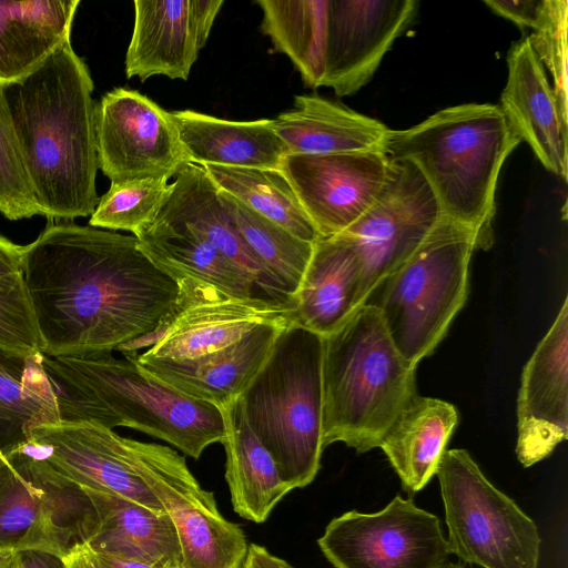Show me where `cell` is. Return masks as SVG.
<instances>
[{
	"mask_svg": "<svg viewBox=\"0 0 568 568\" xmlns=\"http://www.w3.org/2000/svg\"><path fill=\"white\" fill-rule=\"evenodd\" d=\"M484 3L498 16L532 31L542 23L547 12V0H485Z\"/></svg>",
	"mask_w": 568,
	"mask_h": 568,
	"instance_id": "obj_40",
	"label": "cell"
},
{
	"mask_svg": "<svg viewBox=\"0 0 568 568\" xmlns=\"http://www.w3.org/2000/svg\"><path fill=\"white\" fill-rule=\"evenodd\" d=\"M219 196L243 241L291 300L301 284L314 243L295 236L220 190Z\"/></svg>",
	"mask_w": 568,
	"mask_h": 568,
	"instance_id": "obj_34",
	"label": "cell"
},
{
	"mask_svg": "<svg viewBox=\"0 0 568 568\" xmlns=\"http://www.w3.org/2000/svg\"><path fill=\"white\" fill-rule=\"evenodd\" d=\"M24 246L14 244L0 234V278L23 274Z\"/></svg>",
	"mask_w": 568,
	"mask_h": 568,
	"instance_id": "obj_41",
	"label": "cell"
},
{
	"mask_svg": "<svg viewBox=\"0 0 568 568\" xmlns=\"http://www.w3.org/2000/svg\"><path fill=\"white\" fill-rule=\"evenodd\" d=\"M63 568H111L87 544H77L62 557Z\"/></svg>",
	"mask_w": 568,
	"mask_h": 568,
	"instance_id": "obj_42",
	"label": "cell"
},
{
	"mask_svg": "<svg viewBox=\"0 0 568 568\" xmlns=\"http://www.w3.org/2000/svg\"><path fill=\"white\" fill-rule=\"evenodd\" d=\"M243 568H292V565L271 554L264 546L250 544Z\"/></svg>",
	"mask_w": 568,
	"mask_h": 568,
	"instance_id": "obj_43",
	"label": "cell"
},
{
	"mask_svg": "<svg viewBox=\"0 0 568 568\" xmlns=\"http://www.w3.org/2000/svg\"><path fill=\"white\" fill-rule=\"evenodd\" d=\"M317 545L335 568H442L450 556L439 518L399 495L379 511L333 518Z\"/></svg>",
	"mask_w": 568,
	"mask_h": 568,
	"instance_id": "obj_11",
	"label": "cell"
},
{
	"mask_svg": "<svg viewBox=\"0 0 568 568\" xmlns=\"http://www.w3.org/2000/svg\"><path fill=\"white\" fill-rule=\"evenodd\" d=\"M323 337L293 323L241 394L246 422L292 489L321 468L323 446Z\"/></svg>",
	"mask_w": 568,
	"mask_h": 568,
	"instance_id": "obj_5",
	"label": "cell"
},
{
	"mask_svg": "<svg viewBox=\"0 0 568 568\" xmlns=\"http://www.w3.org/2000/svg\"><path fill=\"white\" fill-rule=\"evenodd\" d=\"M95 510L85 491L32 455L26 444L0 464V548L60 558L85 544Z\"/></svg>",
	"mask_w": 568,
	"mask_h": 568,
	"instance_id": "obj_9",
	"label": "cell"
},
{
	"mask_svg": "<svg viewBox=\"0 0 568 568\" xmlns=\"http://www.w3.org/2000/svg\"><path fill=\"white\" fill-rule=\"evenodd\" d=\"M58 358L85 381L122 426L168 442L194 459L222 442L220 407L185 395L144 371L133 357L119 359L104 352Z\"/></svg>",
	"mask_w": 568,
	"mask_h": 568,
	"instance_id": "obj_8",
	"label": "cell"
},
{
	"mask_svg": "<svg viewBox=\"0 0 568 568\" xmlns=\"http://www.w3.org/2000/svg\"><path fill=\"white\" fill-rule=\"evenodd\" d=\"M136 467L170 517L181 547L182 568H243L244 531L220 513L184 456L160 444L136 440Z\"/></svg>",
	"mask_w": 568,
	"mask_h": 568,
	"instance_id": "obj_10",
	"label": "cell"
},
{
	"mask_svg": "<svg viewBox=\"0 0 568 568\" xmlns=\"http://www.w3.org/2000/svg\"><path fill=\"white\" fill-rule=\"evenodd\" d=\"M171 189L165 178L111 183L90 215L89 225L129 231L136 236L154 223Z\"/></svg>",
	"mask_w": 568,
	"mask_h": 568,
	"instance_id": "obj_35",
	"label": "cell"
},
{
	"mask_svg": "<svg viewBox=\"0 0 568 568\" xmlns=\"http://www.w3.org/2000/svg\"><path fill=\"white\" fill-rule=\"evenodd\" d=\"M174 308L142 354L122 353L143 362H185L205 357L241 339L255 326L292 320V302L266 297L240 298L196 280L175 281Z\"/></svg>",
	"mask_w": 568,
	"mask_h": 568,
	"instance_id": "obj_12",
	"label": "cell"
},
{
	"mask_svg": "<svg viewBox=\"0 0 568 568\" xmlns=\"http://www.w3.org/2000/svg\"><path fill=\"white\" fill-rule=\"evenodd\" d=\"M364 266L353 243L343 235L320 237L291 302L293 324L325 337L365 304Z\"/></svg>",
	"mask_w": 568,
	"mask_h": 568,
	"instance_id": "obj_22",
	"label": "cell"
},
{
	"mask_svg": "<svg viewBox=\"0 0 568 568\" xmlns=\"http://www.w3.org/2000/svg\"><path fill=\"white\" fill-rule=\"evenodd\" d=\"M225 449V480L233 510L255 524L264 523L275 506L293 489L250 428L240 397L220 407Z\"/></svg>",
	"mask_w": 568,
	"mask_h": 568,
	"instance_id": "obj_28",
	"label": "cell"
},
{
	"mask_svg": "<svg viewBox=\"0 0 568 568\" xmlns=\"http://www.w3.org/2000/svg\"><path fill=\"white\" fill-rule=\"evenodd\" d=\"M23 281L49 357L135 353L172 313L179 286L123 235L49 223L24 246Z\"/></svg>",
	"mask_w": 568,
	"mask_h": 568,
	"instance_id": "obj_1",
	"label": "cell"
},
{
	"mask_svg": "<svg viewBox=\"0 0 568 568\" xmlns=\"http://www.w3.org/2000/svg\"><path fill=\"white\" fill-rule=\"evenodd\" d=\"M136 440L94 424H45L33 428L27 449L82 488L113 494L164 511L139 474Z\"/></svg>",
	"mask_w": 568,
	"mask_h": 568,
	"instance_id": "obj_15",
	"label": "cell"
},
{
	"mask_svg": "<svg viewBox=\"0 0 568 568\" xmlns=\"http://www.w3.org/2000/svg\"><path fill=\"white\" fill-rule=\"evenodd\" d=\"M0 344L23 352L42 353L23 274L0 278Z\"/></svg>",
	"mask_w": 568,
	"mask_h": 568,
	"instance_id": "obj_39",
	"label": "cell"
},
{
	"mask_svg": "<svg viewBox=\"0 0 568 568\" xmlns=\"http://www.w3.org/2000/svg\"><path fill=\"white\" fill-rule=\"evenodd\" d=\"M442 217L436 197L417 168L408 161L390 159L388 176L373 204L338 234L353 243L362 258L366 301L418 248Z\"/></svg>",
	"mask_w": 568,
	"mask_h": 568,
	"instance_id": "obj_13",
	"label": "cell"
},
{
	"mask_svg": "<svg viewBox=\"0 0 568 568\" xmlns=\"http://www.w3.org/2000/svg\"><path fill=\"white\" fill-rule=\"evenodd\" d=\"M383 151L286 154L280 171L321 237L343 233L373 204L388 176Z\"/></svg>",
	"mask_w": 568,
	"mask_h": 568,
	"instance_id": "obj_16",
	"label": "cell"
},
{
	"mask_svg": "<svg viewBox=\"0 0 568 568\" xmlns=\"http://www.w3.org/2000/svg\"><path fill=\"white\" fill-rule=\"evenodd\" d=\"M475 250V234L443 216L368 296L376 297L365 304L378 310L395 347L412 365L435 351L464 306Z\"/></svg>",
	"mask_w": 568,
	"mask_h": 568,
	"instance_id": "obj_6",
	"label": "cell"
},
{
	"mask_svg": "<svg viewBox=\"0 0 568 568\" xmlns=\"http://www.w3.org/2000/svg\"><path fill=\"white\" fill-rule=\"evenodd\" d=\"M43 367L51 384L60 423L122 426L120 418L74 371L58 357L44 355Z\"/></svg>",
	"mask_w": 568,
	"mask_h": 568,
	"instance_id": "obj_37",
	"label": "cell"
},
{
	"mask_svg": "<svg viewBox=\"0 0 568 568\" xmlns=\"http://www.w3.org/2000/svg\"><path fill=\"white\" fill-rule=\"evenodd\" d=\"M135 237L144 254L174 281L205 282L240 298L263 297L250 275L186 227L155 220Z\"/></svg>",
	"mask_w": 568,
	"mask_h": 568,
	"instance_id": "obj_31",
	"label": "cell"
},
{
	"mask_svg": "<svg viewBox=\"0 0 568 568\" xmlns=\"http://www.w3.org/2000/svg\"><path fill=\"white\" fill-rule=\"evenodd\" d=\"M292 568H294V567L292 566Z\"/></svg>",
	"mask_w": 568,
	"mask_h": 568,
	"instance_id": "obj_49",
	"label": "cell"
},
{
	"mask_svg": "<svg viewBox=\"0 0 568 568\" xmlns=\"http://www.w3.org/2000/svg\"><path fill=\"white\" fill-rule=\"evenodd\" d=\"M22 568H63L62 558L44 551H21Z\"/></svg>",
	"mask_w": 568,
	"mask_h": 568,
	"instance_id": "obj_44",
	"label": "cell"
},
{
	"mask_svg": "<svg viewBox=\"0 0 568 568\" xmlns=\"http://www.w3.org/2000/svg\"><path fill=\"white\" fill-rule=\"evenodd\" d=\"M508 75L500 110L541 164L567 180V132L545 68L528 37L516 42L507 55Z\"/></svg>",
	"mask_w": 568,
	"mask_h": 568,
	"instance_id": "obj_20",
	"label": "cell"
},
{
	"mask_svg": "<svg viewBox=\"0 0 568 568\" xmlns=\"http://www.w3.org/2000/svg\"><path fill=\"white\" fill-rule=\"evenodd\" d=\"M93 88L71 41L26 77L2 84L40 214L49 222L89 216L99 202Z\"/></svg>",
	"mask_w": 568,
	"mask_h": 568,
	"instance_id": "obj_2",
	"label": "cell"
},
{
	"mask_svg": "<svg viewBox=\"0 0 568 568\" xmlns=\"http://www.w3.org/2000/svg\"><path fill=\"white\" fill-rule=\"evenodd\" d=\"M273 120L287 154L383 151L389 129L381 121L316 94L294 98Z\"/></svg>",
	"mask_w": 568,
	"mask_h": 568,
	"instance_id": "obj_24",
	"label": "cell"
},
{
	"mask_svg": "<svg viewBox=\"0 0 568 568\" xmlns=\"http://www.w3.org/2000/svg\"><path fill=\"white\" fill-rule=\"evenodd\" d=\"M0 568H22L21 551L0 548Z\"/></svg>",
	"mask_w": 568,
	"mask_h": 568,
	"instance_id": "obj_46",
	"label": "cell"
},
{
	"mask_svg": "<svg viewBox=\"0 0 568 568\" xmlns=\"http://www.w3.org/2000/svg\"><path fill=\"white\" fill-rule=\"evenodd\" d=\"M457 423L458 412L453 404L418 394L399 412L378 447L404 491L422 490L436 475Z\"/></svg>",
	"mask_w": 568,
	"mask_h": 568,
	"instance_id": "obj_27",
	"label": "cell"
},
{
	"mask_svg": "<svg viewBox=\"0 0 568 568\" xmlns=\"http://www.w3.org/2000/svg\"><path fill=\"white\" fill-rule=\"evenodd\" d=\"M442 568H465V564L462 561L453 562L448 560Z\"/></svg>",
	"mask_w": 568,
	"mask_h": 568,
	"instance_id": "obj_47",
	"label": "cell"
},
{
	"mask_svg": "<svg viewBox=\"0 0 568 568\" xmlns=\"http://www.w3.org/2000/svg\"><path fill=\"white\" fill-rule=\"evenodd\" d=\"M216 187L295 236L315 243L321 236L280 170L203 165Z\"/></svg>",
	"mask_w": 568,
	"mask_h": 568,
	"instance_id": "obj_33",
	"label": "cell"
},
{
	"mask_svg": "<svg viewBox=\"0 0 568 568\" xmlns=\"http://www.w3.org/2000/svg\"><path fill=\"white\" fill-rule=\"evenodd\" d=\"M6 458L3 457V455L1 454L0 452V464Z\"/></svg>",
	"mask_w": 568,
	"mask_h": 568,
	"instance_id": "obj_48",
	"label": "cell"
},
{
	"mask_svg": "<svg viewBox=\"0 0 568 568\" xmlns=\"http://www.w3.org/2000/svg\"><path fill=\"white\" fill-rule=\"evenodd\" d=\"M171 115L190 163L280 170L287 154L272 119L231 121L193 110Z\"/></svg>",
	"mask_w": 568,
	"mask_h": 568,
	"instance_id": "obj_26",
	"label": "cell"
},
{
	"mask_svg": "<svg viewBox=\"0 0 568 568\" xmlns=\"http://www.w3.org/2000/svg\"><path fill=\"white\" fill-rule=\"evenodd\" d=\"M567 28L568 2L547 0L545 19L528 39L544 68L551 74L558 110L562 121L568 125Z\"/></svg>",
	"mask_w": 568,
	"mask_h": 568,
	"instance_id": "obj_38",
	"label": "cell"
},
{
	"mask_svg": "<svg viewBox=\"0 0 568 568\" xmlns=\"http://www.w3.org/2000/svg\"><path fill=\"white\" fill-rule=\"evenodd\" d=\"M416 366L397 351L378 310L361 306L323 337V446L344 443L358 454L379 443L417 394Z\"/></svg>",
	"mask_w": 568,
	"mask_h": 568,
	"instance_id": "obj_4",
	"label": "cell"
},
{
	"mask_svg": "<svg viewBox=\"0 0 568 568\" xmlns=\"http://www.w3.org/2000/svg\"><path fill=\"white\" fill-rule=\"evenodd\" d=\"M82 489L95 510V526L85 541L91 549L162 568H182L179 538L165 511H153L113 494Z\"/></svg>",
	"mask_w": 568,
	"mask_h": 568,
	"instance_id": "obj_25",
	"label": "cell"
},
{
	"mask_svg": "<svg viewBox=\"0 0 568 568\" xmlns=\"http://www.w3.org/2000/svg\"><path fill=\"white\" fill-rule=\"evenodd\" d=\"M415 0H328L322 87L346 97L364 87L417 11Z\"/></svg>",
	"mask_w": 568,
	"mask_h": 568,
	"instance_id": "obj_17",
	"label": "cell"
},
{
	"mask_svg": "<svg viewBox=\"0 0 568 568\" xmlns=\"http://www.w3.org/2000/svg\"><path fill=\"white\" fill-rule=\"evenodd\" d=\"M125 74L187 80L223 0H135Z\"/></svg>",
	"mask_w": 568,
	"mask_h": 568,
	"instance_id": "obj_19",
	"label": "cell"
},
{
	"mask_svg": "<svg viewBox=\"0 0 568 568\" xmlns=\"http://www.w3.org/2000/svg\"><path fill=\"white\" fill-rule=\"evenodd\" d=\"M43 358L40 352L0 344V452L4 458L29 443L37 426L60 423Z\"/></svg>",
	"mask_w": 568,
	"mask_h": 568,
	"instance_id": "obj_30",
	"label": "cell"
},
{
	"mask_svg": "<svg viewBox=\"0 0 568 568\" xmlns=\"http://www.w3.org/2000/svg\"><path fill=\"white\" fill-rule=\"evenodd\" d=\"M79 0H0V83L20 80L71 41Z\"/></svg>",
	"mask_w": 568,
	"mask_h": 568,
	"instance_id": "obj_29",
	"label": "cell"
},
{
	"mask_svg": "<svg viewBox=\"0 0 568 568\" xmlns=\"http://www.w3.org/2000/svg\"><path fill=\"white\" fill-rule=\"evenodd\" d=\"M436 475L450 555L481 568H538L541 538L535 521L466 449L445 450Z\"/></svg>",
	"mask_w": 568,
	"mask_h": 568,
	"instance_id": "obj_7",
	"label": "cell"
},
{
	"mask_svg": "<svg viewBox=\"0 0 568 568\" xmlns=\"http://www.w3.org/2000/svg\"><path fill=\"white\" fill-rule=\"evenodd\" d=\"M0 213L11 221L41 215L0 83Z\"/></svg>",
	"mask_w": 568,
	"mask_h": 568,
	"instance_id": "obj_36",
	"label": "cell"
},
{
	"mask_svg": "<svg viewBox=\"0 0 568 568\" xmlns=\"http://www.w3.org/2000/svg\"><path fill=\"white\" fill-rule=\"evenodd\" d=\"M98 164L111 183L170 179L187 163L171 112L136 90L114 88L95 109Z\"/></svg>",
	"mask_w": 568,
	"mask_h": 568,
	"instance_id": "obj_14",
	"label": "cell"
},
{
	"mask_svg": "<svg viewBox=\"0 0 568 568\" xmlns=\"http://www.w3.org/2000/svg\"><path fill=\"white\" fill-rule=\"evenodd\" d=\"M517 420L516 455L524 467L568 437V296L523 369Z\"/></svg>",
	"mask_w": 568,
	"mask_h": 568,
	"instance_id": "obj_18",
	"label": "cell"
},
{
	"mask_svg": "<svg viewBox=\"0 0 568 568\" xmlns=\"http://www.w3.org/2000/svg\"><path fill=\"white\" fill-rule=\"evenodd\" d=\"M262 32L311 88L322 87L328 0H257Z\"/></svg>",
	"mask_w": 568,
	"mask_h": 568,
	"instance_id": "obj_32",
	"label": "cell"
},
{
	"mask_svg": "<svg viewBox=\"0 0 568 568\" xmlns=\"http://www.w3.org/2000/svg\"><path fill=\"white\" fill-rule=\"evenodd\" d=\"M291 323L292 320H280L260 324L236 343L193 361L138 363L133 359L185 395L221 407L241 396L266 362L278 334Z\"/></svg>",
	"mask_w": 568,
	"mask_h": 568,
	"instance_id": "obj_23",
	"label": "cell"
},
{
	"mask_svg": "<svg viewBox=\"0 0 568 568\" xmlns=\"http://www.w3.org/2000/svg\"><path fill=\"white\" fill-rule=\"evenodd\" d=\"M520 141L499 105L465 103L409 129L389 130L384 152L415 165L443 216L473 232L477 250H488L498 176Z\"/></svg>",
	"mask_w": 568,
	"mask_h": 568,
	"instance_id": "obj_3",
	"label": "cell"
},
{
	"mask_svg": "<svg viewBox=\"0 0 568 568\" xmlns=\"http://www.w3.org/2000/svg\"><path fill=\"white\" fill-rule=\"evenodd\" d=\"M156 221L199 234L250 275L264 297L290 302L263 263L241 237L219 190L203 166L187 163L174 176Z\"/></svg>",
	"mask_w": 568,
	"mask_h": 568,
	"instance_id": "obj_21",
	"label": "cell"
},
{
	"mask_svg": "<svg viewBox=\"0 0 568 568\" xmlns=\"http://www.w3.org/2000/svg\"><path fill=\"white\" fill-rule=\"evenodd\" d=\"M98 554V552H97ZM111 568H162L153 564L98 554Z\"/></svg>",
	"mask_w": 568,
	"mask_h": 568,
	"instance_id": "obj_45",
	"label": "cell"
}]
</instances>
